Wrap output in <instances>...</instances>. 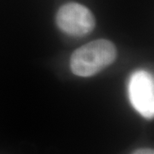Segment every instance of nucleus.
<instances>
[{
	"label": "nucleus",
	"instance_id": "obj_4",
	"mask_svg": "<svg viewBox=\"0 0 154 154\" xmlns=\"http://www.w3.org/2000/svg\"><path fill=\"white\" fill-rule=\"evenodd\" d=\"M132 154H154V152L152 149L141 148L136 150V151L134 152Z\"/></svg>",
	"mask_w": 154,
	"mask_h": 154
},
{
	"label": "nucleus",
	"instance_id": "obj_3",
	"mask_svg": "<svg viewBox=\"0 0 154 154\" xmlns=\"http://www.w3.org/2000/svg\"><path fill=\"white\" fill-rule=\"evenodd\" d=\"M129 100L140 115L152 119L154 116V82L152 75L145 70L135 71L128 84Z\"/></svg>",
	"mask_w": 154,
	"mask_h": 154
},
{
	"label": "nucleus",
	"instance_id": "obj_1",
	"mask_svg": "<svg viewBox=\"0 0 154 154\" xmlns=\"http://www.w3.org/2000/svg\"><path fill=\"white\" fill-rule=\"evenodd\" d=\"M117 57L115 45L107 39H97L84 45L72 53L69 65L78 76L90 77L112 64Z\"/></svg>",
	"mask_w": 154,
	"mask_h": 154
},
{
	"label": "nucleus",
	"instance_id": "obj_2",
	"mask_svg": "<svg viewBox=\"0 0 154 154\" xmlns=\"http://www.w3.org/2000/svg\"><path fill=\"white\" fill-rule=\"evenodd\" d=\"M56 23L62 32L74 37H83L93 32L96 21L94 14L86 6L68 3L57 12Z\"/></svg>",
	"mask_w": 154,
	"mask_h": 154
}]
</instances>
